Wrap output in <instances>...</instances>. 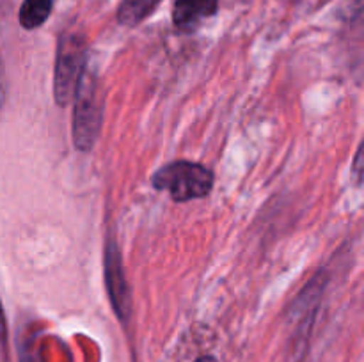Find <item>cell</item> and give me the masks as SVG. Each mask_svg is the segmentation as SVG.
<instances>
[{"instance_id": "obj_2", "label": "cell", "mask_w": 364, "mask_h": 362, "mask_svg": "<svg viewBox=\"0 0 364 362\" xmlns=\"http://www.w3.org/2000/svg\"><path fill=\"white\" fill-rule=\"evenodd\" d=\"M156 190L167 192L176 202L203 199L212 192L213 172L201 163L178 160L160 167L151 176Z\"/></svg>"}, {"instance_id": "obj_9", "label": "cell", "mask_w": 364, "mask_h": 362, "mask_svg": "<svg viewBox=\"0 0 364 362\" xmlns=\"http://www.w3.org/2000/svg\"><path fill=\"white\" fill-rule=\"evenodd\" d=\"M4 102H6V71H4L2 57H0V109H2Z\"/></svg>"}, {"instance_id": "obj_6", "label": "cell", "mask_w": 364, "mask_h": 362, "mask_svg": "<svg viewBox=\"0 0 364 362\" xmlns=\"http://www.w3.org/2000/svg\"><path fill=\"white\" fill-rule=\"evenodd\" d=\"M159 4L160 0H121L117 20H119L121 25L135 27L142 20H146Z\"/></svg>"}, {"instance_id": "obj_3", "label": "cell", "mask_w": 364, "mask_h": 362, "mask_svg": "<svg viewBox=\"0 0 364 362\" xmlns=\"http://www.w3.org/2000/svg\"><path fill=\"white\" fill-rule=\"evenodd\" d=\"M87 62V45L82 34L68 32L59 39L53 71V96L57 105L66 106L73 99L78 78Z\"/></svg>"}, {"instance_id": "obj_1", "label": "cell", "mask_w": 364, "mask_h": 362, "mask_svg": "<svg viewBox=\"0 0 364 362\" xmlns=\"http://www.w3.org/2000/svg\"><path fill=\"white\" fill-rule=\"evenodd\" d=\"M73 99V142L77 149L87 153L98 141L103 119V96L98 71L91 66L89 59L78 78Z\"/></svg>"}, {"instance_id": "obj_10", "label": "cell", "mask_w": 364, "mask_h": 362, "mask_svg": "<svg viewBox=\"0 0 364 362\" xmlns=\"http://www.w3.org/2000/svg\"><path fill=\"white\" fill-rule=\"evenodd\" d=\"M194 362H217V361L213 357H210V355H205V357L198 358V361H194Z\"/></svg>"}, {"instance_id": "obj_7", "label": "cell", "mask_w": 364, "mask_h": 362, "mask_svg": "<svg viewBox=\"0 0 364 362\" xmlns=\"http://www.w3.org/2000/svg\"><path fill=\"white\" fill-rule=\"evenodd\" d=\"M52 13V0H23L20 7V25L27 31L41 27Z\"/></svg>"}, {"instance_id": "obj_8", "label": "cell", "mask_w": 364, "mask_h": 362, "mask_svg": "<svg viewBox=\"0 0 364 362\" xmlns=\"http://www.w3.org/2000/svg\"><path fill=\"white\" fill-rule=\"evenodd\" d=\"M6 350H7V330H6V319H4L2 305H0V362L6 361Z\"/></svg>"}, {"instance_id": "obj_5", "label": "cell", "mask_w": 364, "mask_h": 362, "mask_svg": "<svg viewBox=\"0 0 364 362\" xmlns=\"http://www.w3.org/2000/svg\"><path fill=\"white\" fill-rule=\"evenodd\" d=\"M219 0H176L173 6V23L180 31H194L203 20L213 16Z\"/></svg>"}, {"instance_id": "obj_4", "label": "cell", "mask_w": 364, "mask_h": 362, "mask_svg": "<svg viewBox=\"0 0 364 362\" xmlns=\"http://www.w3.org/2000/svg\"><path fill=\"white\" fill-rule=\"evenodd\" d=\"M105 280L107 291H109L110 304L119 319H127L132 309L130 291H128L127 277L123 270V259H121L119 247L114 240L107 241L105 248Z\"/></svg>"}]
</instances>
